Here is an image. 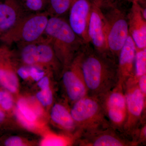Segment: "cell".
Returning <instances> with one entry per match:
<instances>
[{"label": "cell", "instance_id": "6da1fadb", "mask_svg": "<svg viewBox=\"0 0 146 146\" xmlns=\"http://www.w3.org/2000/svg\"><path fill=\"white\" fill-rule=\"evenodd\" d=\"M80 64L88 95L98 97L112 90L119 81L117 61L86 44L80 52Z\"/></svg>", "mask_w": 146, "mask_h": 146}, {"label": "cell", "instance_id": "7a4b0ae2", "mask_svg": "<svg viewBox=\"0 0 146 146\" xmlns=\"http://www.w3.org/2000/svg\"><path fill=\"white\" fill-rule=\"evenodd\" d=\"M64 69L68 67L86 44L61 17L50 16L44 33Z\"/></svg>", "mask_w": 146, "mask_h": 146}, {"label": "cell", "instance_id": "3957f363", "mask_svg": "<svg viewBox=\"0 0 146 146\" xmlns=\"http://www.w3.org/2000/svg\"><path fill=\"white\" fill-rule=\"evenodd\" d=\"M126 3L99 5L101 10L108 51L117 60L129 35L128 12Z\"/></svg>", "mask_w": 146, "mask_h": 146}, {"label": "cell", "instance_id": "277c9868", "mask_svg": "<svg viewBox=\"0 0 146 146\" xmlns=\"http://www.w3.org/2000/svg\"><path fill=\"white\" fill-rule=\"evenodd\" d=\"M70 112L77 136L82 132L110 126L98 97L87 95L82 98L73 104Z\"/></svg>", "mask_w": 146, "mask_h": 146}, {"label": "cell", "instance_id": "5b68a950", "mask_svg": "<svg viewBox=\"0 0 146 146\" xmlns=\"http://www.w3.org/2000/svg\"><path fill=\"white\" fill-rule=\"evenodd\" d=\"M49 16L48 12L27 14L15 27L1 36L0 41L7 45L37 42L44 33Z\"/></svg>", "mask_w": 146, "mask_h": 146}, {"label": "cell", "instance_id": "8992f818", "mask_svg": "<svg viewBox=\"0 0 146 146\" xmlns=\"http://www.w3.org/2000/svg\"><path fill=\"white\" fill-rule=\"evenodd\" d=\"M134 76L124 84L127 116L123 133L131 140L135 131L146 121V97L139 89Z\"/></svg>", "mask_w": 146, "mask_h": 146}, {"label": "cell", "instance_id": "52a82bcc", "mask_svg": "<svg viewBox=\"0 0 146 146\" xmlns=\"http://www.w3.org/2000/svg\"><path fill=\"white\" fill-rule=\"evenodd\" d=\"M98 97L111 127L124 134L127 110L123 84L118 82L113 89Z\"/></svg>", "mask_w": 146, "mask_h": 146}, {"label": "cell", "instance_id": "ba28073f", "mask_svg": "<svg viewBox=\"0 0 146 146\" xmlns=\"http://www.w3.org/2000/svg\"><path fill=\"white\" fill-rule=\"evenodd\" d=\"M76 139L81 146H136L130 138L110 126L82 132Z\"/></svg>", "mask_w": 146, "mask_h": 146}, {"label": "cell", "instance_id": "9c48e42d", "mask_svg": "<svg viewBox=\"0 0 146 146\" xmlns=\"http://www.w3.org/2000/svg\"><path fill=\"white\" fill-rule=\"evenodd\" d=\"M80 51L70 65L64 69L62 76L63 86L67 96L73 104L88 95V89L80 66Z\"/></svg>", "mask_w": 146, "mask_h": 146}, {"label": "cell", "instance_id": "30bf717a", "mask_svg": "<svg viewBox=\"0 0 146 146\" xmlns=\"http://www.w3.org/2000/svg\"><path fill=\"white\" fill-rule=\"evenodd\" d=\"M96 2L98 0H74L68 12V23L85 44H89L88 23L91 9Z\"/></svg>", "mask_w": 146, "mask_h": 146}, {"label": "cell", "instance_id": "8fae6325", "mask_svg": "<svg viewBox=\"0 0 146 146\" xmlns=\"http://www.w3.org/2000/svg\"><path fill=\"white\" fill-rule=\"evenodd\" d=\"M88 36L89 44L94 50L102 53L110 54L108 49L102 14L97 2L91 9L88 23Z\"/></svg>", "mask_w": 146, "mask_h": 146}, {"label": "cell", "instance_id": "7c38bea8", "mask_svg": "<svg viewBox=\"0 0 146 146\" xmlns=\"http://www.w3.org/2000/svg\"><path fill=\"white\" fill-rule=\"evenodd\" d=\"M26 11L18 0H0V37L27 15Z\"/></svg>", "mask_w": 146, "mask_h": 146}, {"label": "cell", "instance_id": "4fadbf2b", "mask_svg": "<svg viewBox=\"0 0 146 146\" xmlns=\"http://www.w3.org/2000/svg\"><path fill=\"white\" fill-rule=\"evenodd\" d=\"M128 12L129 31L136 47L146 48V20L142 12L143 6L137 2H132Z\"/></svg>", "mask_w": 146, "mask_h": 146}, {"label": "cell", "instance_id": "5bb4252c", "mask_svg": "<svg viewBox=\"0 0 146 146\" xmlns=\"http://www.w3.org/2000/svg\"><path fill=\"white\" fill-rule=\"evenodd\" d=\"M136 46L130 35L120 51L117 62L119 81L124 84L134 76Z\"/></svg>", "mask_w": 146, "mask_h": 146}, {"label": "cell", "instance_id": "9a60e30c", "mask_svg": "<svg viewBox=\"0 0 146 146\" xmlns=\"http://www.w3.org/2000/svg\"><path fill=\"white\" fill-rule=\"evenodd\" d=\"M52 119L58 126L68 131H75L77 133V127L69 111L65 106L56 104L53 106L51 112Z\"/></svg>", "mask_w": 146, "mask_h": 146}, {"label": "cell", "instance_id": "2e32d148", "mask_svg": "<svg viewBox=\"0 0 146 146\" xmlns=\"http://www.w3.org/2000/svg\"><path fill=\"white\" fill-rule=\"evenodd\" d=\"M0 84L5 88L12 93L17 91L18 80L16 75L0 63Z\"/></svg>", "mask_w": 146, "mask_h": 146}, {"label": "cell", "instance_id": "e0dca14e", "mask_svg": "<svg viewBox=\"0 0 146 146\" xmlns=\"http://www.w3.org/2000/svg\"><path fill=\"white\" fill-rule=\"evenodd\" d=\"M74 0H48V13L51 16L61 17L68 13Z\"/></svg>", "mask_w": 146, "mask_h": 146}, {"label": "cell", "instance_id": "ac0fdd59", "mask_svg": "<svg viewBox=\"0 0 146 146\" xmlns=\"http://www.w3.org/2000/svg\"><path fill=\"white\" fill-rule=\"evenodd\" d=\"M146 74V48L136 47L134 60V77L136 79Z\"/></svg>", "mask_w": 146, "mask_h": 146}, {"label": "cell", "instance_id": "d6986e66", "mask_svg": "<svg viewBox=\"0 0 146 146\" xmlns=\"http://www.w3.org/2000/svg\"><path fill=\"white\" fill-rule=\"evenodd\" d=\"M19 45L22 47L21 57L24 63L29 65L37 63L36 57V42Z\"/></svg>", "mask_w": 146, "mask_h": 146}, {"label": "cell", "instance_id": "ffe728a7", "mask_svg": "<svg viewBox=\"0 0 146 146\" xmlns=\"http://www.w3.org/2000/svg\"><path fill=\"white\" fill-rule=\"evenodd\" d=\"M18 110L27 120L33 122L36 119L35 113L29 107L26 102L24 100H20L18 102Z\"/></svg>", "mask_w": 146, "mask_h": 146}, {"label": "cell", "instance_id": "44dd1931", "mask_svg": "<svg viewBox=\"0 0 146 146\" xmlns=\"http://www.w3.org/2000/svg\"><path fill=\"white\" fill-rule=\"evenodd\" d=\"M69 142L64 137L60 136H50L43 140L41 143L42 146H66Z\"/></svg>", "mask_w": 146, "mask_h": 146}, {"label": "cell", "instance_id": "7402d4cb", "mask_svg": "<svg viewBox=\"0 0 146 146\" xmlns=\"http://www.w3.org/2000/svg\"><path fill=\"white\" fill-rule=\"evenodd\" d=\"M36 98L41 103L45 106L50 105L53 100L52 91L50 88L42 89L36 94Z\"/></svg>", "mask_w": 146, "mask_h": 146}, {"label": "cell", "instance_id": "603a6c76", "mask_svg": "<svg viewBox=\"0 0 146 146\" xmlns=\"http://www.w3.org/2000/svg\"><path fill=\"white\" fill-rule=\"evenodd\" d=\"M13 105V100L10 94L4 91H0V106L4 110H8Z\"/></svg>", "mask_w": 146, "mask_h": 146}, {"label": "cell", "instance_id": "cb8c5ba5", "mask_svg": "<svg viewBox=\"0 0 146 146\" xmlns=\"http://www.w3.org/2000/svg\"><path fill=\"white\" fill-rule=\"evenodd\" d=\"M30 76L35 81H38L42 79L44 75V72L34 67L29 68Z\"/></svg>", "mask_w": 146, "mask_h": 146}, {"label": "cell", "instance_id": "d4e9b609", "mask_svg": "<svg viewBox=\"0 0 146 146\" xmlns=\"http://www.w3.org/2000/svg\"><path fill=\"white\" fill-rule=\"evenodd\" d=\"M16 116L20 122L25 127L28 129H32L34 127L33 122L29 121L27 120L25 117L21 114V112L18 110L16 111Z\"/></svg>", "mask_w": 146, "mask_h": 146}, {"label": "cell", "instance_id": "484cf974", "mask_svg": "<svg viewBox=\"0 0 146 146\" xmlns=\"http://www.w3.org/2000/svg\"><path fill=\"white\" fill-rule=\"evenodd\" d=\"M5 145L7 146H21L23 145V142L19 137L12 136L6 140Z\"/></svg>", "mask_w": 146, "mask_h": 146}, {"label": "cell", "instance_id": "4316f807", "mask_svg": "<svg viewBox=\"0 0 146 146\" xmlns=\"http://www.w3.org/2000/svg\"><path fill=\"white\" fill-rule=\"evenodd\" d=\"M136 79L139 89L144 96L146 97V74L141 76Z\"/></svg>", "mask_w": 146, "mask_h": 146}, {"label": "cell", "instance_id": "83f0119b", "mask_svg": "<svg viewBox=\"0 0 146 146\" xmlns=\"http://www.w3.org/2000/svg\"><path fill=\"white\" fill-rule=\"evenodd\" d=\"M99 5H106L120 3H128L125 0H98Z\"/></svg>", "mask_w": 146, "mask_h": 146}, {"label": "cell", "instance_id": "f1b7e54d", "mask_svg": "<svg viewBox=\"0 0 146 146\" xmlns=\"http://www.w3.org/2000/svg\"><path fill=\"white\" fill-rule=\"evenodd\" d=\"M38 85L42 89L49 88V80L48 78L47 77H43L38 82Z\"/></svg>", "mask_w": 146, "mask_h": 146}, {"label": "cell", "instance_id": "f546056e", "mask_svg": "<svg viewBox=\"0 0 146 146\" xmlns=\"http://www.w3.org/2000/svg\"><path fill=\"white\" fill-rule=\"evenodd\" d=\"M18 74L23 79L28 78L30 76L29 69L24 67L19 68L17 71Z\"/></svg>", "mask_w": 146, "mask_h": 146}, {"label": "cell", "instance_id": "4dcf8cb0", "mask_svg": "<svg viewBox=\"0 0 146 146\" xmlns=\"http://www.w3.org/2000/svg\"><path fill=\"white\" fill-rule=\"evenodd\" d=\"M127 2L131 3L132 2L135 1L139 3L141 5H146V0H125Z\"/></svg>", "mask_w": 146, "mask_h": 146}, {"label": "cell", "instance_id": "1f68e13d", "mask_svg": "<svg viewBox=\"0 0 146 146\" xmlns=\"http://www.w3.org/2000/svg\"><path fill=\"white\" fill-rule=\"evenodd\" d=\"M5 115L4 112L1 109H0V124L2 123L5 119Z\"/></svg>", "mask_w": 146, "mask_h": 146}, {"label": "cell", "instance_id": "d6a6232c", "mask_svg": "<svg viewBox=\"0 0 146 146\" xmlns=\"http://www.w3.org/2000/svg\"><path fill=\"white\" fill-rule=\"evenodd\" d=\"M18 1H19L22 4V5H23V3L25 1H26L27 0H18Z\"/></svg>", "mask_w": 146, "mask_h": 146}]
</instances>
